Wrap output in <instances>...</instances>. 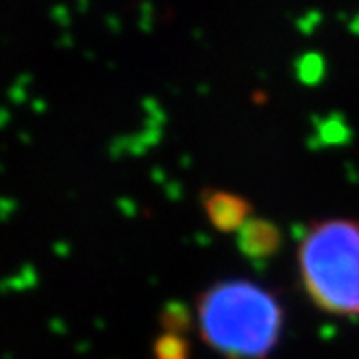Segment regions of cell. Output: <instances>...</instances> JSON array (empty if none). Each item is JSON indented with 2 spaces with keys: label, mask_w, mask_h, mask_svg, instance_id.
<instances>
[{
  "label": "cell",
  "mask_w": 359,
  "mask_h": 359,
  "mask_svg": "<svg viewBox=\"0 0 359 359\" xmlns=\"http://www.w3.org/2000/svg\"><path fill=\"white\" fill-rule=\"evenodd\" d=\"M205 210L210 214V218L214 222V226L231 230V228H242L248 222V210L244 202H240L233 196L226 194H216L208 204Z\"/></svg>",
  "instance_id": "obj_3"
},
{
  "label": "cell",
  "mask_w": 359,
  "mask_h": 359,
  "mask_svg": "<svg viewBox=\"0 0 359 359\" xmlns=\"http://www.w3.org/2000/svg\"><path fill=\"white\" fill-rule=\"evenodd\" d=\"M198 330L204 344L226 359H266L280 344V299L250 280H226L198 297Z\"/></svg>",
  "instance_id": "obj_1"
},
{
  "label": "cell",
  "mask_w": 359,
  "mask_h": 359,
  "mask_svg": "<svg viewBox=\"0 0 359 359\" xmlns=\"http://www.w3.org/2000/svg\"><path fill=\"white\" fill-rule=\"evenodd\" d=\"M297 271L304 292L321 311L359 318V219L311 224L297 244Z\"/></svg>",
  "instance_id": "obj_2"
}]
</instances>
